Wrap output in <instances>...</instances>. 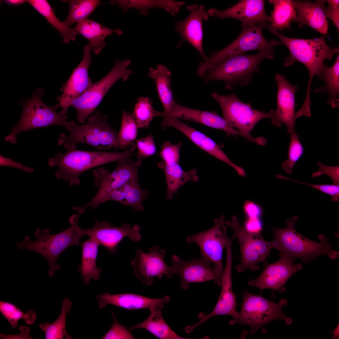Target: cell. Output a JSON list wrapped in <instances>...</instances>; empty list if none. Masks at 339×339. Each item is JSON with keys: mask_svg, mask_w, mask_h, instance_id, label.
Returning <instances> with one entry per match:
<instances>
[{"mask_svg": "<svg viewBox=\"0 0 339 339\" xmlns=\"http://www.w3.org/2000/svg\"><path fill=\"white\" fill-rule=\"evenodd\" d=\"M38 13L45 17L47 22L59 32L63 38V42L66 44L71 41L75 40L78 34L75 28H71L67 27L61 22L56 16L54 9L46 0H26Z\"/></svg>", "mask_w": 339, "mask_h": 339, "instance_id": "cell-35", "label": "cell"}, {"mask_svg": "<svg viewBox=\"0 0 339 339\" xmlns=\"http://www.w3.org/2000/svg\"><path fill=\"white\" fill-rule=\"evenodd\" d=\"M91 48L89 44L84 48L83 58L75 68L69 79L61 89L63 93L57 99L59 103L54 106L56 109L62 108L68 102L78 98L92 84L88 75V69L92 62L90 55Z\"/></svg>", "mask_w": 339, "mask_h": 339, "instance_id": "cell-24", "label": "cell"}, {"mask_svg": "<svg viewBox=\"0 0 339 339\" xmlns=\"http://www.w3.org/2000/svg\"><path fill=\"white\" fill-rule=\"evenodd\" d=\"M0 311L13 329L18 327V322L21 319L28 325L33 324L37 319L34 310L30 309L25 313L14 304L7 302L0 301Z\"/></svg>", "mask_w": 339, "mask_h": 339, "instance_id": "cell-40", "label": "cell"}, {"mask_svg": "<svg viewBox=\"0 0 339 339\" xmlns=\"http://www.w3.org/2000/svg\"><path fill=\"white\" fill-rule=\"evenodd\" d=\"M82 214H74L69 220L70 226L65 230L55 234H51L48 229H37L35 235L36 238L33 241L29 236L23 238L22 242H17L16 245L20 250H29L41 255L47 260L49 267L48 274L52 277L61 267L57 260L66 250L73 245H81L80 240L85 236L83 228L78 224Z\"/></svg>", "mask_w": 339, "mask_h": 339, "instance_id": "cell-3", "label": "cell"}, {"mask_svg": "<svg viewBox=\"0 0 339 339\" xmlns=\"http://www.w3.org/2000/svg\"><path fill=\"white\" fill-rule=\"evenodd\" d=\"M148 76L155 82L159 96L164 109L160 114L169 113L175 102L173 98L171 86V73L162 64L158 65L156 68L150 67Z\"/></svg>", "mask_w": 339, "mask_h": 339, "instance_id": "cell-32", "label": "cell"}, {"mask_svg": "<svg viewBox=\"0 0 339 339\" xmlns=\"http://www.w3.org/2000/svg\"><path fill=\"white\" fill-rule=\"evenodd\" d=\"M203 5L195 4L187 6L190 11L189 15L185 19L175 23L174 30L179 33L181 41L177 47L179 48L185 41L189 43L199 53L204 60L207 57L204 53L202 46L203 33L202 21L208 19L209 15Z\"/></svg>", "mask_w": 339, "mask_h": 339, "instance_id": "cell-20", "label": "cell"}, {"mask_svg": "<svg viewBox=\"0 0 339 339\" xmlns=\"http://www.w3.org/2000/svg\"><path fill=\"white\" fill-rule=\"evenodd\" d=\"M68 3L69 10L68 13L63 22L67 27L70 28L73 24L87 19L100 4L98 0H63Z\"/></svg>", "mask_w": 339, "mask_h": 339, "instance_id": "cell-38", "label": "cell"}, {"mask_svg": "<svg viewBox=\"0 0 339 339\" xmlns=\"http://www.w3.org/2000/svg\"><path fill=\"white\" fill-rule=\"evenodd\" d=\"M278 178L294 181L301 184L307 185L328 194L331 196L332 201L337 202L339 200V185L333 184H312L304 183L289 178L282 175L277 176Z\"/></svg>", "mask_w": 339, "mask_h": 339, "instance_id": "cell-47", "label": "cell"}, {"mask_svg": "<svg viewBox=\"0 0 339 339\" xmlns=\"http://www.w3.org/2000/svg\"><path fill=\"white\" fill-rule=\"evenodd\" d=\"M164 305L153 307L149 309L150 315L144 321L137 324L131 326L130 331L137 328L145 329L155 337L161 339H184L178 335L167 324L164 320L162 313Z\"/></svg>", "mask_w": 339, "mask_h": 339, "instance_id": "cell-31", "label": "cell"}, {"mask_svg": "<svg viewBox=\"0 0 339 339\" xmlns=\"http://www.w3.org/2000/svg\"><path fill=\"white\" fill-rule=\"evenodd\" d=\"M140 225L135 224L133 226L123 223L121 227H115L106 220L100 221L95 219L94 225L89 229H83L85 235L89 236L102 245L108 251L114 252L118 245L125 237L134 241L141 239L139 233Z\"/></svg>", "mask_w": 339, "mask_h": 339, "instance_id": "cell-19", "label": "cell"}, {"mask_svg": "<svg viewBox=\"0 0 339 339\" xmlns=\"http://www.w3.org/2000/svg\"><path fill=\"white\" fill-rule=\"evenodd\" d=\"M225 224L234 231L233 239L237 238L239 243L241 259L240 263L235 267L237 272L242 273L246 269L252 271L260 270L258 264L266 261L269 256L272 248L271 242L265 240L261 233L247 231L241 225L236 216L225 222Z\"/></svg>", "mask_w": 339, "mask_h": 339, "instance_id": "cell-13", "label": "cell"}, {"mask_svg": "<svg viewBox=\"0 0 339 339\" xmlns=\"http://www.w3.org/2000/svg\"><path fill=\"white\" fill-rule=\"evenodd\" d=\"M131 61L126 59L116 60L111 71L99 81L92 83L89 88L78 98L67 102L61 111L67 113L70 106L77 112V119L84 123L89 116L94 112L103 98L112 86L118 80L126 81L134 72L128 68Z\"/></svg>", "mask_w": 339, "mask_h": 339, "instance_id": "cell-10", "label": "cell"}, {"mask_svg": "<svg viewBox=\"0 0 339 339\" xmlns=\"http://www.w3.org/2000/svg\"><path fill=\"white\" fill-rule=\"evenodd\" d=\"M67 151L58 152L48 161L51 167L57 166L58 169L55 177L62 178L70 186L80 183L79 176L91 169L114 161H119L137 154L133 151L125 150L120 152L91 151L78 150L76 144L64 145Z\"/></svg>", "mask_w": 339, "mask_h": 339, "instance_id": "cell-1", "label": "cell"}, {"mask_svg": "<svg viewBox=\"0 0 339 339\" xmlns=\"http://www.w3.org/2000/svg\"><path fill=\"white\" fill-rule=\"evenodd\" d=\"M320 79L323 80L325 84L323 87L318 88L315 92H327L329 95L327 103H331L332 107L339 105L337 99L339 93V55L337 56L333 65L329 67L324 64Z\"/></svg>", "mask_w": 339, "mask_h": 339, "instance_id": "cell-36", "label": "cell"}, {"mask_svg": "<svg viewBox=\"0 0 339 339\" xmlns=\"http://www.w3.org/2000/svg\"><path fill=\"white\" fill-rule=\"evenodd\" d=\"M319 167L318 170L312 174L313 177L319 176L322 175H326L331 179L333 184L339 185V166H329L325 165L321 162L317 163Z\"/></svg>", "mask_w": 339, "mask_h": 339, "instance_id": "cell-48", "label": "cell"}, {"mask_svg": "<svg viewBox=\"0 0 339 339\" xmlns=\"http://www.w3.org/2000/svg\"><path fill=\"white\" fill-rule=\"evenodd\" d=\"M269 3L273 5L269 24L266 28H272L276 30H291V24L296 19L297 11L293 0H270Z\"/></svg>", "mask_w": 339, "mask_h": 339, "instance_id": "cell-34", "label": "cell"}, {"mask_svg": "<svg viewBox=\"0 0 339 339\" xmlns=\"http://www.w3.org/2000/svg\"><path fill=\"white\" fill-rule=\"evenodd\" d=\"M171 261L174 274L179 276L182 289L187 290L191 283L211 280L221 285L222 278L213 266V263L205 257L201 256L198 259L185 261L174 255Z\"/></svg>", "mask_w": 339, "mask_h": 339, "instance_id": "cell-16", "label": "cell"}, {"mask_svg": "<svg viewBox=\"0 0 339 339\" xmlns=\"http://www.w3.org/2000/svg\"><path fill=\"white\" fill-rule=\"evenodd\" d=\"M232 242L228 243L226 247L227 259L226 266L222 277L221 289L218 302L213 310L208 314L202 312L197 317L198 321L191 326H187L186 330L188 332H192L196 327L204 323L208 319L215 316L230 315L232 318L236 317L239 312L236 310V300L232 288L231 268L233 261Z\"/></svg>", "mask_w": 339, "mask_h": 339, "instance_id": "cell-18", "label": "cell"}, {"mask_svg": "<svg viewBox=\"0 0 339 339\" xmlns=\"http://www.w3.org/2000/svg\"><path fill=\"white\" fill-rule=\"evenodd\" d=\"M209 16L222 19L232 18L242 23V26H252L259 23H270V16L266 14L265 1L263 0H241L232 7L222 11L214 8L209 9Z\"/></svg>", "mask_w": 339, "mask_h": 339, "instance_id": "cell-23", "label": "cell"}, {"mask_svg": "<svg viewBox=\"0 0 339 339\" xmlns=\"http://www.w3.org/2000/svg\"><path fill=\"white\" fill-rule=\"evenodd\" d=\"M293 1L297 13L294 21L298 23L300 27L307 25L323 35L327 34L326 0H316L314 3L308 0Z\"/></svg>", "mask_w": 339, "mask_h": 339, "instance_id": "cell-27", "label": "cell"}, {"mask_svg": "<svg viewBox=\"0 0 339 339\" xmlns=\"http://www.w3.org/2000/svg\"><path fill=\"white\" fill-rule=\"evenodd\" d=\"M299 219L294 216L285 220L287 226L283 229L274 228V240L271 242L272 248L279 250L281 254L295 259L300 258L308 262L322 255H326L331 259L339 256V252L331 248L327 238L320 234V242H317L303 236L295 229Z\"/></svg>", "mask_w": 339, "mask_h": 339, "instance_id": "cell-5", "label": "cell"}, {"mask_svg": "<svg viewBox=\"0 0 339 339\" xmlns=\"http://www.w3.org/2000/svg\"><path fill=\"white\" fill-rule=\"evenodd\" d=\"M338 327H337L335 329V330H334L333 331V332L334 333V336L335 337L338 336Z\"/></svg>", "mask_w": 339, "mask_h": 339, "instance_id": "cell-55", "label": "cell"}, {"mask_svg": "<svg viewBox=\"0 0 339 339\" xmlns=\"http://www.w3.org/2000/svg\"><path fill=\"white\" fill-rule=\"evenodd\" d=\"M148 194V191L139 185L137 176L108 194L103 199L102 203L109 200L116 201L138 211H143L144 207L142 203Z\"/></svg>", "mask_w": 339, "mask_h": 339, "instance_id": "cell-28", "label": "cell"}, {"mask_svg": "<svg viewBox=\"0 0 339 339\" xmlns=\"http://www.w3.org/2000/svg\"><path fill=\"white\" fill-rule=\"evenodd\" d=\"M70 300L65 298L62 302L61 312L53 322L40 323L39 326L45 334L46 339H71L72 337L67 333L66 327L67 315L72 309Z\"/></svg>", "mask_w": 339, "mask_h": 339, "instance_id": "cell-37", "label": "cell"}, {"mask_svg": "<svg viewBox=\"0 0 339 339\" xmlns=\"http://www.w3.org/2000/svg\"><path fill=\"white\" fill-rule=\"evenodd\" d=\"M169 126L178 129L202 150L229 165L239 175L245 176L244 169L233 162L218 144L208 136L183 123L177 118L164 119L161 123V128L164 129Z\"/></svg>", "mask_w": 339, "mask_h": 339, "instance_id": "cell-22", "label": "cell"}, {"mask_svg": "<svg viewBox=\"0 0 339 339\" xmlns=\"http://www.w3.org/2000/svg\"><path fill=\"white\" fill-rule=\"evenodd\" d=\"M276 261L269 264L265 261L262 272L256 279L248 282L251 287L257 288L261 291L270 289L282 293L285 290L284 285L288 279L302 268L300 263H295L294 259L280 254Z\"/></svg>", "mask_w": 339, "mask_h": 339, "instance_id": "cell-17", "label": "cell"}, {"mask_svg": "<svg viewBox=\"0 0 339 339\" xmlns=\"http://www.w3.org/2000/svg\"><path fill=\"white\" fill-rule=\"evenodd\" d=\"M275 78L277 85V108L274 111L271 121L277 127L284 124L288 133L295 131V93L297 86L289 82L284 77L277 73Z\"/></svg>", "mask_w": 339, "mask_h": 339, "instance_id": "cell-21", "label": "cell"}, {"mask_svg": "<svg viewBox=\"0 0 339 339\" xmlns=\"http://www.w3.org/2000/svg\"><path fill=\"white\" fill-rule=\"evenodd\" d=\"M274 52L273 49H269L252 55L241 53L227 55L210 66L202 77L204 83L222 81L225 88L229 90L235 86H244L251 81L255 73H261V63L265 59L273 58Z\"/></svg>", "mask_w": 339, "mask_h": 339, "instance_id": "cell-2", "label": "cell"}, {"mask_svg": "<svg viewBox=\"0 0 339 339\" xmlns=\"http://www.w3.org/2000/svg\"><path fill=\"white\" fill-rule=\"evenodd\" d=\"M243 209L247 218H260L262 213L261 207L258 204L250 201L245 202Z\"/></svg>", "mask_w": 339, "mask_h": 339, "instance_id": "cell-50", "label": "cell"}, {"mask_svg": "<svg viewBox=\"0 0 339 339\" xmlns=\"http://www.w3.org/2000/svg\"><path fill=\"white\" fill-rule=\"evenodd\" d=\"M19 329L20 332L19 334L7 335L1 333L0 339H26L24 336L22 335H25L28 336L30 339H33L30 334V330L29 327L24 326H21L19 327Z\"/></svg>", "mask_w": 339, "mask_h": 339, "instance_id": "cell-53", "label": "cell"}, {"mask_svg": "<svg viewBox=\"0 0 339 339\" xmlns=\"http://www.w3.org/2000/svg\"><path fill=\"white\" fill-rule=\"evenodd\" d=\"M244 227L249 232L261 233L263 225L260 218H247Z\"/></svg>", "mask_w": 339, "mask_h": 339, "instance_id": "cell-52", "label": "cell"}, {"mask_svg": "<svg viewBox=\"0 0 339 339\" xmlns=\"http://www.w3.org/2000/svg\"><path fill=\"white\" fill-rule=\"evenodd\" d=\"M75 28L78 34L89 41L91 50L96 55H99L105 46V39L107 36L114 33L119 35L123 34L119 29H111L88 19L78 23Z\"/></svg>", "mask_w": 339, "mask_h": 339, "instance_id": "cell-29", "label": "cell"}, {"mask_svg": "<svg viewBox=\"0 0 339 339\" xmlns=\"http://www.w3.org/2000/svg\"><path fill=\"white\" fill-rule=\"evenodd\" d=\"M287 304L284 299L276 303L245 290L240 311L236 317L229 321V324L248 326L250 329V335L273 320H282L290 325L292 322V319L285 316L282 310V307Z\"/></svg>", "mask_w": 339, "mask_h": 339, "instance_id": "cell-8", "label": "cell"}, {"mask_svg": "<svg viewBox=\"0 0 339 339\" xmlns=\"http://www.w3.org/2000/svg\"><path fill=\"white\" fill-rule=\"evenodd\" d=\"M151 100L147 97H140L134 108V116L138 128L149 127L150 122L155 116Z\"/></svg>", "mask_w": 339, "mask_h": 339, "instance_id": "cell-41", "label": "cell"}, {"mask_svg": "<svg viewBox=\"0 0 339 339\" xmlns=\"http://www.w3.org/2000/svg\"><path fill=\"white\" fill-rule=\"evenodd\" d=\"M328 3L326 11V18L331 19L336 27L337 31H339V1L328 0L326 1Z\"/></svg>", "mask_w": 339, "mask_h": 339, "instance_id": "cell-49", "label": "cell"}, {"mask_svg": "<svg viewBox=\"0 0 339 339\" xmlns=\"http://www.w3.org/2000/svg\"><path fill=\"white\" fill-rule=\"evenodd\" d=\"M268 24L262 23L252 26H242L240 34L234 41L224 48L212 52L206 61L198 64L197 75L202 77L211 65L227 55L252 50L273 49L276 46L283 44L281 41H268L265 38L262 30Z\"/></svg>", "mask_w": 339, "mask_h": 339, "instance_id": "cell-11", "label": "cell"}, {"mask_svg": "<svg viewBox=\"0 0 339 339\" xmlns=\"http://www.w3.org/2000/svg\"><path fill=\"white\" fill-rule=\"evenodd\" d=\"M182 143L179 142L173 144L169 141H164L161 147L160 155L165 163H179L180 152Z\"/></svg>", "mask_w": 339, "mask_h": 339, "instance_id": "cell-45", "label": "cell"}, {"mask_svg": "<svg viewBox=\"0 0 339 339\" xmlns=\"http://www.w3.org/2000/svg\"><path fill=\"white\" fill-rule=\"evenodd\" d=\"M138 127L132 114L123 111L120 129L118 133L116 148L133 151L136 147L133 143L137 135Z\"/></svg>", "mask_w": 339, "mask_h": 339, "instance_id": "cell-39", "label": "cell"}, {"mask_svg": "<svg viewBox=\"0 0 339 339\" xmlns=\"http://www.w3.org/2000/svg\"><path fill=\"white\" fill-rule=\"evenodd\" d=\"M95 297L100 308H103L108 304H112L128 310L149 309L157 306H164L170 301L168 296L160 299H153L129 293L111 294L106 292L98 294Z\"/></svg>", "mask_w": 339, "mask_h": 339, "instance_id": "cell-26", "label": "cell"}, {"mask_svg": "<svg viewBox=\"0 0 339 339\" xmlns=\"http://www.w3.org/2000/svg\"><path fill=\"white\" fill-rule=\"evenodd\" d=\"M165 251L154 245L149 252L145 253L137 250L135 258L131 262L136 277L143 283L150 285L154 278L160 279L163 276L171 278L174 274L172 266H168L164 261Z\"/></svg>", "mask_w": 339, "mask_h": 339, "instance_id": "cell-15", "label": "cell"}, {"mask_svg": "<svg viewBox=\"0 0 339 339\" xmlns=\"http://www.w3.org/2000/svg\"><path fill=\"white\" fill-rule=\"evenodd\" d=\"M88 118V122L79 125L75 123L68 131V136L61 133L58 145H68L83 143L100 150L116 148L118 133L107 121V116L95 110Z\"/></svg>", "mask_w": 339, "mask_h": 339, "instance_id": "cell-9", "label": "cell"}, {"mask_svg": "<svg viewBox=\"0 0 339 339\" xmlns=\"http://www.w3.org/2000/svg\"><path fill=\"white\" fill-rule=\"evenodd\" d=\"M136 146L138 152L137 157L139 159H145L152 156L156 152V147L153 140V137L149 134L147 137L137 139Z\"/></svg>", "mask_w": 339, "mask_h": 339, "instance_id": "cell-46", "label": "cell"}, {"mask_svg": "<svg viewBox=\"0 0 339 339\" xmlns=\"http://www.w3.org/2000/svg\"><path fill=\"white\" fill-rule=\"evenodd\" d=\"M0 165L1 166H7L17 168L27 172L30 173L34 171L33 169L26 166L20 163L16 162L9 158L3 156L1 154Z\"/></svg>", "mask_w": 339, "mask_h": 339, "instance_id": "cell-51", "label": "cell"}, {"mask_svg": "<svg viewBox=\"0 0 339 339\" xmlns=\"http://www.w3.org/2000/svg\"><path fill=\"white\" fill-rule=\"evenodd\" d=\"M161 117L164 119L176 118L193 121L223 131L229 136L238 135L244 137L241 132L231 126L216 111H208L192 109L175 102L171 111L162 115Z\"/></svg>", "mask_w": 339, "mask_h": 339, "instance_id": "cell-25", "label": "cell"}, {"mask_svg": "<svg viewBox=\"0 0 339 339\" xmlns=\"http://www.w3.org/2000/svg\"><path fill=\"white\" fill-rule=\"evenodd\" d=\"M111 314L113 319L112 325L109 330L101 338L102 339H133L136 338L131 333L130 330L121 325L117 320L112 310Z\"/></svg>", "mask_w": 339, "mask_h": 339, "instance_id": "cell-44", "label": "cell"}, {"mask_svg": "<svg viewBox=\"0 0 339 339\" xmlns=\"http://www.w3.org/2000/svg\"><path fill=\"white\" fill-rule=\"evenodd\" d=\"M211 96L221 107L223 118L232 127L237 128L249 141L258 145H263L266 143L263 137H255L250 132L260 121L265 118H271L274 111L268 113L258 110L249 103H245L236 96L235 93L224 95L213 92Z\"/></svg>", "mask_w": 339, "mask_h": 339, "instance_id": "cell-7", "label": "cell"}, {"mask_svg": "<svg viewBox=\"0 0 339 339\" xmlns=\"http://www.w3.org/2000/svg\"><path fill=\"white\" fill-rule=\"evenodd\" d=\"M4 2L12 6H18L20 5L25 2L26 0H6Z\"/></svg>", "mask_w": 339, "mask_h": 339, "instance_id": "cell-54", "label": "cell"}, {"mask_svg": "<svg viewBox=\"0 0 339 339\" xmlns=\"http://www.w3.org/2000/svg\"><path fill=\"white\" fill-rule=\"evenodd\" d=\"M224 218V215H223L215 220L214 226L210 229L186 238L188 243H195L199 246L201 256L213 263L221 278L224 272L223 252L230 238L226 233Z\"/></svg>", "mask_w": 339, "mask_h": 339, "instance_id": "cell-14", "label": "cell"}, {"mask_svg": "<svg viewBox=\"0 0 339 339\" xmlns=\"http://www.w3.org/2000/svg\"><path fill=\"white\" fill-rule=\"evenodd\" d=\"M43 94L42 89H37L31 97L20 103L23 107L21 117L10 134L5 137L6 141L15 143L17 136L21 132L53 125L61 126L69 131L76 123L67 121V114L58 112L53 106L45 104L42 99Z\"/></svg>", "mask_w": 339, "mask_h": 339, "instance_id": "cell-6", "label": "cell"}, {"mask_svg": "<svg viewBox=\"0 0 339 339\" xmlns=\"http://www.w3.org/2000/svg\"><path fill=\"white\" fill-rule=\"evenodd\" d=\"M141 164V160L135 161L130 158L118 161L116 169L111 172L103 167L94 169L92 172L94 184L99 188L98 191L89 203L83 206L75 207V210L84 213L89 207L97 209L106 195L138 176V169Z\"/></svg>", "mask_w": 339, "mask_h": 339, "instance_id": "cell-12", "label": "cell"}, {"mask_svg": "<svg viewBox=\"0 0 339 339\" xmlns=\"http://www.w3.org/2000/svg\"><path fill=\"white\" fill-rule=\"evenodd\" d=\"M290 133L291 140L288 147V158L282 164L283 169L289 174L292 173L295 164L302 156L304 152L298 134L295 131Z\"/></svg>", "mask_w": 339, "mask_h": 339, "instance_id": "cell-43", "label": "cell"}, {"mask_svg": "<svg viewBox=\"0 0 339 339\" xmlns=\"http://www.w3.org/2000/svg\"><path fill=\"white\" fill-rule=\"evenodd\" d=\"M267 29L277 36L289 51L290 55L285 58L284 65L288 67L298 61L304 65L308 70L309 78L303 106L310 108V93L313 77L316 75L320 78L324 61L331 59L334 54L338 53L339 47L332 48L329 46L326 42L325 35L313 39H296L285 36L272 28Z\"/></svg>", "mask_w": 339, "mask_h": 339, "instance_id": "cell-4", "label": "cell"}, {"mask_svg": "<svg viewBox=\"0 0 339 339\" xmlns=\"http://www.w3.org/2000/svg\"><path fill=\"white\" fill-rule=\"evenodd\" d=\"M82 261L79 267V272L83 283L88 284L91 279H100L102 270L98 268L96 260L99 244L93 239L89 238L81 243Z\"/></svg>", "mask_w": 339, "mask_h": 339, "instance_id": "cell-33", "label": "cell"}, {"mask_svg": "<svg viewBox=\"0 0 339 339\" xmlns=\"http://www.w3.org/2000/svg\"><path fill=\"white\" fill-rule=\"evenodd\" d=\"M179 163H166L162 161L158 164V166L163 170L165 175L167 186L166 199H171L178 189L187 182H196L198 180L195 169L185 171Z\"/></svg>", "mask_w": 339, "mask_h": 339, "instance_id": "cell-30", "label": "cell"}, {"mask_svg": "<svg viewBox=\"0 0 339 339\" xmlns=\"http://www.w3.org/2000/svg\"><path fill=\"white\" fill-rule=\"evenodd\" d=\"M110 4L118 5L123 12L126 13L131 8L138 10L141 14L147 16L148 11L150 8H159L163 9L164 0H117L109 2Z\"/></svg>", "mask_w": 339, "mask_h": 339, "instance_id": "cell-42", "label": "cell"}]
</instances>
